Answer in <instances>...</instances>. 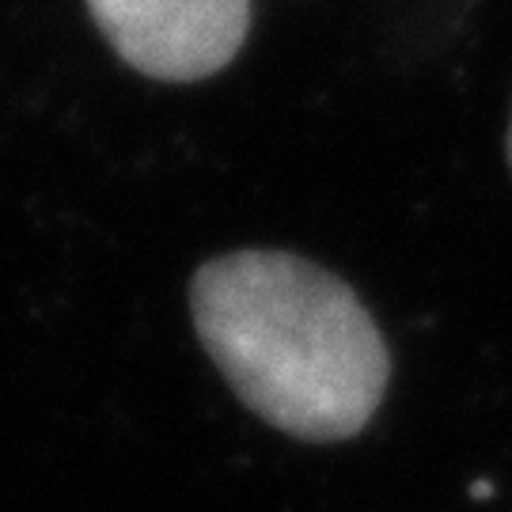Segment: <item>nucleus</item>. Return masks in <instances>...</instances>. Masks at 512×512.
<instances>
[{
    "instance_id": "3",
    "label": "nucleus",
    "mask_w": 512,
    "mask_h": 512,
    "mask_svg": "<svg viewBox=\"0 0 512 512\" xmlns=\"http://www.w3.org/2000/svg\"><path fill=\"white\" fill-rule=\"evenodd\" d=\"M509 164H512V122H509Z\"/></svg>"
},
{
    "instance_id": "1",
    "label": "nucleus",
    "mask_w": 512,
    "mask_h": 512,
    "mask_svg": "<svg viewBox=\"0 0 512 512\" xmlns=\"http://www.w3.org/2000/svg\"><path fill=\"white\" fill-rule=\"evenodd\" d=\"M190 311L220 376L262 421L346 440L384 403L387 346L346 281L285 251H236L190 281Z\"/></svg>"
},
{
    "instance_id": "2",
    "label": "nucleus",
    "mask_w": 512,
    "mask_h": 512,
    "mask_svg": "<svg viewBox=\"0 0 512 512\" xmlns=\"http://www.w3.org/2000/svg\"><path fill=\"white\" fill-rule=\"evenodd\" d=\"M110 50L152 80H205L239 54L251 0H88Z\"/></svg>"
}]
</instances>
